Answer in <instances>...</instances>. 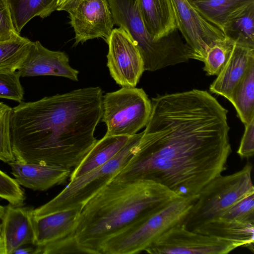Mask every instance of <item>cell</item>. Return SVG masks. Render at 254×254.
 <instances>
[{
	"mask_svg": "<svg viewBox=\"0 0 254 254\" xmlns=\"http://www.w3.org/2000/svg\"><path fill=\"white\" fill-rule=\"evenodd\" d=\"M33 42L20 34L0 42V72L18 70L26 59Z\"/></svg>",
	"mask_w": 254,
	"mask_h": 254,
	"instance_id": "obj_25",
	"label": "cell"
},
{
	"mask_svg": "<svg viewBox=\"0 0 254 254\" xmlns=\"http://www.w3.org/2000/svg\"><path fill=\"white\" fill-rule=\"evenodd\" d=\"M151 111V102L142 88L122 87L103 96L102 121L106 135L130 136L145 127Z\"/></svg>",
	"mask_w": 254,
	"mask_h": 254,
	"instance_id": "obj_8",
	"label": "cell"
},
{
	"mask_svg": "<svg viewBox=\"0 0 254 254\" xmlns=\"http://www.w3.org/2000/svg\"><path fill=\"white\" fill-rule=\"evenodd\" d=\"M27 245H23L17 249L13 253L15 254H36V246H27Z\"/></svg>",
	"mask_w": 254,
	"mask_h": 254,
	"instance_id": "obj_34",
	"label": "cell"
},
{
	"mask_svg": "<svg viewBox=\"0 0 254 254\" xmlns=\"http://www.w3.org/2000/svg\"><path fill=\"white\" fill-rule=\"evenodd\" d=\"M238 243L198 233L181 223L171 227L145 251L151 254H227Z\"/></svg>",
	"mask_w": 254,
	"mask_h": 254,
	"instance_id": "obj_9",
	"label": "cell"
},
{
	"mask_svg": "<svg viewBox=\"0 0 254 254\" xmlns=\"http://www.w3.org/2000/svg\"><path fill=\"white\" fill-rule=\"evenodd\" d=\"M245 126L244 133L237 153L241 158H249L254 153V119Z\"/></svg>",
	"mask_w": 254,
	"mask_h": 254,
	"instance_id": "obj_32",
	"label": "cell"
},
{
	"mask_svg": "<svg viewBox=\"0 0 254 254\" xmlns=\"http://www.w3.org/2000/svg\"><path fill=\"white\" fill-rule=\"evenodd\" d=\"M17 71L22 77L52 75L78 80L79 71L70 65L65 52L50 50L38 41L33 42L26 59Z\"/></svg>",
	"mask_w": 254,
	"mask_h": 254,
	"instance_id": "obj_13",
	"label": "cell"
},
{
	"mask_svg": "<svg viewBox=\"0 0 254 254\" xmlns=\"http://www.w3.org/2000/svg\"><path fill=\"white\" fill-rule=\"evenodd\" d=\"M188 1H189L190 2H192V1H195V0H188Z\"/></svg>",
	"mask_w": 254,
	"mask_h": 254,
	"instance_id": "obj_37",
	"label": "cell"
},
{
	"mask_svg": "<svg viewBox=\"0 0 254 254\" xmlns=\"http://www.w3.org/2000/svg\"><path fill=\"white\" fill-rule=\"evenodd\" d=\"M9 7L12 23L16 32L20 33L33 18L49 16L57 10L58 0H6Z\"/></svg>",
	"mask_w": 254,
	"mask_h": 254,
	"instance_id": "obj_22",
	"label": "cell"
},
{
	"mask_svg": "<svg viewBox=\"0 0 254 254\" xmlns=\"http://www.w3.org/2000/svg\"><path fill=\"white\" fill-rule=\"evenodd\" d=\"M235 43L225 37L216 42L208 51L203 61V70L208 75H217L228 62Z\"/></svg>",
	"mask_w": 254,
	"mask_h": 254,
	"instance_id": "obj_26",
	"label": "cell"
},
{
	"mask_svg": "<svg viewBox=\"0 0 254 254\" xmlns=\"http://www.w3.org/2000/svg\"><path fill=\"white\" fill-rule=\"evenodd\" d=\"M220 217L242 223L254 224V193L235 203Z\"/></svg>",
	"mask_w": 254,
	"mask_h": 254,
	"instance_id": "obj_29",
	"label": "cell"
},
{
	"mask_svg": "<svg viewBox=\"0 0 254 254\" xmlns=\"http://www.w3.org/2000/svg\"><path fill=\"white\" fill-rule=\"evenodd\" d=\"M82 206L59 211L35 217L36 239L41 246L64 238L75 229Z\"/></svg>",
	"mask_w": 254,
	"mask_h": 254,
	"instance_id": "obj_17",
	"label": "cell"
},
{
	"mask_svg": "<svg viewBox=\"0 0 254 254\" xmlns=\"http://www.w3.org/2000/svg\"><path fill=\"white\" fill-rule=\"evenodd\" d=\"M5 209V206L0 205V223L1 220L3 217Z\"/></svg>",
	"mask_w": 254,
	"mask_h": 254,
	"instance_id": "obj_35",
	"label": "cell"
},
{
	"mask_svg": "<svg viewBox=\"0 0 254 254\" xmlns=\"http://www.w3.org/2000/svg\"><path fill=\"white\" fill-rule=\"evenodd\" d=\"M85 0H58L56 10L65 11L69 13Z\"/></svg>",
	"mask_w": 254,
	"mask_h": 254,
	"instance_id": "obj_33",
	"label": "cell"
},
{
	"mask_svg": "<svg viewBox=\"0 0 254 254\" xmlns=\"http://www.w3.org/2000/svg\"><path fill=\"white\" fill-rule=\"evenodd\" d=\"M222 31L236 44L254 48V3L229 19Z\"/></svg>",
	"mask_w": 254,
	"mask_h": 254,
	"instance_id": "obj_24",
	"label": "cell"
},
{
	"mask_svg": "<svg viewBox=\"0 0 254 254\" xmlns=\"http://www.w3.org/2000/svg\"><path fill=\"white\" fill-rule=\"evenodd\" d=\"M34 208L9 204L1 220L0 234L4 254H13L25 245H35Z\"/></svg>",
	"mask_w": 254,
	"mask_h": 254,
	"instance_id": "obj_14",
	"label": "cell"
},
{
	"mask_svg": "<svg viewBox=\"0 0 254 254\" xmlns=\"http://www.w3.org/2000/svg\"><path fill=\"white\" fill-rule=\"evenodd\" d=\"M68 13L75 32L74 46L99 38L106 42L114 29L107 0H86Z\"/></svg>",
	"mask_w": 254,
	"mask_h": 254,
	"instance_id": "obj_12",
	"label": "cell"
},
{
	"mask_svg": "<svg viewBox=\"0 0 254 254\" xmlns=\"http://www.w3.org/2000/svg\"><path fill=\"white\" fill-rule=\"evenodd\" d=\"M194 232L232 241L242 247H253L254 224L242 223L218 217L210 220Z\"/></svg>",
	"mask_w": 254,
	"mask_h": 254,
	"instance_id": "obj_20",
	"label": "cell"
},
{
	"mask_svg": "<svg viewBox=\"0 0 254 254\" xmlns=\"http://www.w3.org/2000/svg\"><path fill=\"white\" fill-rule=\"evenodd\" d=\"M114 24L124 29L134 42L142 57L144 70L156 71L188 62L191 51L177 29L156 41L146 29L137 0H107Z\"/></svg>",
	"mask_w": 254,
	"mask_h": 254,
	"instance_id": "obj_4",
	"label": "cell"
},
{
	"mask_svg": "<svg viewBox=\"0 0 254 254\" xmlns=\"http://www.w3.org/2000/svg\"><path fill=\"white\" fill-rule=\"evenodd\" d=\"M190 3L205 19L222 31L229 19L254 4V0H197Z\"/></svg>",
	"mask_w": 254,
	"mask_h": 254,
	"instance_id": "obj_21",
	"label": "cell"
},
{
	"mask_svg": "<svg viewBox=\"0 0 254 254\" xmlns=\"http://www.w3.org/2000/svg\"><path fill=\"white\" fill-rule=\"evenodd\" d=\"M143 131L129 136L122 149L108 162L70 180L57 196L34 209V217L82 206L127 165L136 152Z\"/></svg>",
	"mask_w": 254,
	"mask_h": 254,
	"instance_id": "obj_6",
	"label": "cell"
},
{
	"mask_svg": "<svg viewBox=\"0 0 254 254\" xmlns=\"http://www.w3.org/2000/svg\"><path fill=\"white\" fill-rule=\"evenodd\" d=\"M129 136L105 135L97 140L81 163L71 172L70 180L105 164L125 146Z\"/></svg>",
	"mask_w": 254,
	"mask_h": 254,
	"instance_id": "obj_19",
	"label": "cell"
},
{
	"mask_svg": "<svg viewBox=\"0 0 254 254\" xmlns=\"http://www.w3.org/2000/svg\"><path fill=\"white\" fill-rule=\"evenodd\" d=\"M138 148L113 179L151 180L195 199L226 169L231 152L228 111L209 93L192 89L152 98Z\"/></svg>",
	"mask_w": 254,
	"mask_h": 254,
	"instance_id": "obj_1",
	"label": "cell"
},
{
	"mask_svg": "<svg viewBox=\"0 0 254 254\" xmlns=\"http://www.w3.org/2000/svg\"><path fill=\"white\" fill-rule=\"evenodd\" d=\"M20 185L33 190L44 191L66 182L71 169L58 165L25 163L15 160L7 163Z\"/></svg>",
	"mask_w": 254,
	"mask_h": 254,
	"instance_id": "obj_15",
	"label": "cell"
},
{
	"mask_svg": "<svg viewBox=\"0 0 254 254\" xmlns=\"http://www.w3.org/2000/svg\"><path fill=\"white\" fill-rule=\"evenodd\" d=\"M252 170L251 164L248 163L237 172L225 176L220 174L212 179L200 190L181 223L188 230L194 231L254 193Z\"/></svg>",
	"mask_w": 254,
	"mask_h": 254,
	"instance_id": "obj_5",
	"label": "cell"
},
{
	"mask_svg": "<svg viewBox=\"0 0 254 254\" xmlns=\"http://www.w3.org/2000/svg\"><path fill=\"white\" fill-rule=\"evenodd\" d=\"M0 198L15 206L23 205L26 198L24 191L16 180L0 170Z\"/></svg>",
	"mask_w": 254,
	"mask_h": 254,
	"instance_id": "obj_30",
	"label": "cell"
},
{
	"mask_svg": "<svg viewBox=\"0 0 254 254\" xmlns=\"http://www.w3.org/2000/svg\"><path fill=\"white\" fill-rule=\"evenodd\" d=\"M145 27L155 40L177 29L171 0H137Z\"/></svg>",
	"mask_w": 254,
	"mask_h": 254,
	"instance_id": "obj_18",
	"label": "cell"
},
{
	"mask_svg": "<svg viewBox=\"0 0 254 254\" xmlns=\"http://www.w3.org/2000/svg\"><path fill=\"white\" fill-rule=\"evenodd\" d=\"M106 43L110 74L122 87H135L144 71L142 57L128 34L122 28H114Z\"/></svg>",
	"mask_w": 254,
	"mask_h": 254,
	"instance_id": "obj_11",
	"label": "cell"
},
{
	"mask_svg": "<svg viewBox=\"0 0 254 254\" xmlns=\"http://www.w3.org/2000/svg\"><path fill=\"white\" fill-rule=\"evenodd\" d=\"M196 199L177 198L108 239L101 254H133L144 251L174 226L181 223Z\"/></svg>",
	"mask_w": 254,
	"mask_h": 254,
	"instance_id": "obj_7",
	"label": "cell"
},
{
	"mask_svg": "<svg viewBox=\"0 0 254 254\" xmlns=\"http://www.w3.org/2000/svg\"><path fill=\"white\" fill-rule=\"evenodd\" d=\"M177 198L151 180H112L82 205L75 229L61 241L71 253L100 254L110 238Z\"/></svg>",
	"mask_w": 254,
	"mask_h": 254,
	"instance_id": "obj_3",
	"label": "cell"
},
{
	"mask_svg": "<svg viewBox=\"0 0 254 254\" xmlns=\"http://www.w3.org/2000/svg\"><path fill=\"white\" fill-rule=\"evenodd\" d=\"M17 71L0 72V98L22 102L24 94Z\"/></svg>",
	"mask_w": 254,
	"mask_h": 254,
	"instance_id": "obj_28",
	"label": "cell"
},
{
	"mask_svg": "<svg viewBox=\"0 0 254 254\" xmlns=\"http://www.w3.org/2000/svg\"><path fill=\"white\" fill-rule=\"evenodd\" d=\"M229 101L244 125L254 119V62L234 88Z\"/></svg>",
	"mask_w": 254,
	"mask_h": 254,
	"instance_id": "obj_23",
	"label": "cell"
},
{
	"mask_svg": "<svg viewBox=\"0 0 254 254\" xmlns=\"http://www.w3.org/2000/svg\"><path fill=\"white\" fill-rule=\"evenodd\" d=\"M13 109L0 102V160L8 163L15 160L11 142V120Z\"/></svg>",
	"mask_w": 254,
	"mask_h": 254,
	"instance_id": "obj_27",
	"label": "cell"
},
{
	"mask_svg": "<svg viewBox=\"0 0 254 254\" xmlns=\"http://www.w3.org/2000/svg\"><path fill=\"white\" fill-rule=\"evenodd\" d=\"M254 62V48L235 45L225 65L211 83L209 90L229 100L233 91Z\"/></svg>",
	"mask_w": 254,
	"mask_h": 254,
	"instance_id": "obj_16",
	"label": "cell"
},
{
	"mask_svg": "<svg viewBox=\"0 0 254 254\" xmlns=\"http://www.w3.org/2000/svg\"><path fill=\"white\" fill-rule=\"evenodd\" d=\"M0 254H4V247L2 241L0 236Z\"/></svg>",
	"mask_w": 254,
	"mask_h": 254,
	"instance_id": "obj_36",
	"label": "cell"
},
{
	"mask_svg": "<svg viewBox=\"0 0 254 254\" xmlns=\"http://www.w3.org/2000/svg\"><path fill=\"white\" fill-rule=\"evenodd\" d=\"M103 91L89 87L20 103L13 108L11 142L15 160L76 167L95 144Z\"/></svg>",
	"mask_w": 254,
	"mask_h": 254,
	"instance_id": "obj_2",
	"label": "cell"
},
{
	"mask_svg": "<svg viewBox=\"0 0 254 254\" xmlns=\"http://www.w3.org/2000/svg\"><path fill=\"white\" fill-rule=\"evenodd\" d=\"M18 34L13 26L6 0H0V42L10 40Z\"/></svg>",
	"mask_w": 254,
	"mask_h": 254,
	"instance_id": "obj_31",
	"label": "cell"
},
{
	"mask_svg": "<svg viewBox=\"0 0 254 254\" xmlns=\"http://www.w3.org/2000/svg\"><path fill=\"white\" fill-rule=\"evenodd\" d=\"M177 29L191 50V59L204 61L210 48L225 38L223 31L205 19L188 0H171Z\"/></svg>",
	"mask_w": 254,
	"mask_h": 254,
	"instance_id": "obj_10",
	"label": "cell"
}]
</instances>
